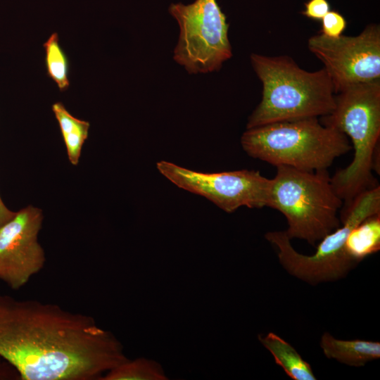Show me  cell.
<instances>
[{"label": "cell", "mask_w": 380, "mask_h": 380, "mask_svg": "<svg viewBox=\"0 0 380 380\" xmlns=\"http://www.w3.org/2000/svg\"><path fill=\"white\" fill-rule=\"evenodd\" d=\"M0 357L20 380H101L128 358L91 316L0 295Z\"/></svg>", "instance_id": "6da1fadb"}, {"label": "cell", "mask_w": 380, "mask_h": 380, "mask_svg": "<svg viewBox=\"0 0 380 380\" xmlns=\"http://www.w3.org/2000/svg\"><path fill=\"white\" fill-rule=\"evenodd\" d=\"M251 62L262 84V94L248 119L246 129L322 117L334 109V86L324 68L307 71L287 56L252 53Z\"/></svg>", "instance_id": "7a4b0ae2"}, {"label": "cell", "mask_w": 380, "mask_h": 380, "mask_svg": "<svg viewBox=\"0 0 380 380\" xmlns=\"http://www.w3.org/2000/svg\"><path fill=\"white\" fill-rule=\"evenodd\" d=\"M336 94L334 109L320 122L349 137L354 149L349 165L331 177L345 210L359 194L377 185L372 171L379 147L380 79L355 84Z\"/></svg>", "instance_id": "3957f363"}, {"label": "cell", "mask_w": 380, "mask_h": 380, "mask_svg": "<svg viewBox=\"0 0 380 380\" xmlns=\"http://www.w3.org/2000/svg\"><path fill=\"white\" fill-rule=\"evenodd\" d=\"M241 144L253 158L305 171L327 170L336 158L353 149L344 134L317 118L246 129Z\"/></svg>", "instance_id": "277c9868"}, {"label": "cell", "mask_w": 380, "mask_h": 380, "mask_svg": "<svg viewBox=\"0 0 380 380\" xmlns=\"http://www.w3.org/2000/svg\"><path fill=\"white\" fill-rule=\"evenodd\" d=\"M271 179L267 207L286 217L289 239L315 246L341 226L338 211L343 201L335 191L327 170L305 171L277 166Z\"/></svg>", "instance_id": "5b68a950"}, {"label": "cell", "mask_w": 380, "mask_h": 380, "mask_svg": "<svg viewBox=\"0 0 380 380\" xmlns=\"http://www.w3.org/2000/svg\"><path fill=\"white\" fill-rule=\"evenodd\" d=\"M380 213V186L359 194L341 213L342 226L319 241L314 254L298 253L284 231L268 232L265 238L277 248L282 267L291 275L312 285L345 277L358 263L346 253L345 243L350 231L363 220Z\"/></svg>", "instance_id": "8992f818"}, {"label": "cell", "mask_w": 380, "mask_h": 380, "mask_svg": "<svg viewBox=\"0 0 380 380\" xmlns=\"http://www.w3.org/2000/svg\"><path fill=\"white\" fill-rule=\"evenodd\" d=\"M179 33L173 59L190 74L217 71L232 56L229 24L216 0L171 4Z\"/></svg>", "instance_id": "52a82bcc"}, {"label": "cell", "mask_w": 380, "mask_h": 380, "mask_svg": "<svg viewBox=\"0 0 380 380\" xmlns=\"http://www.w3.org/2000/svg\"><path fill=\"white\" fill-rule=\"evenodd\" d=\"M156 167L175 186L207 198L226 213L243 206L267 207L271 179L258 171L202 172L165 160L158 162Z\"/></svg>", "instance_id": "ba28073f"}, {"label": "cell", "mask_w": 380, "mask_h": 380, "mask_svg": "<svg viewBox=\"0 0 380 380\" xmlns=\"http://www.w3.org/2000/svg\"><path fill=\"white\" fill-rule=\"evenodd\" d=\"M309 50L324 64L335 94L357 83L380 79V27L367 25L356 36L309 38Z\"/></svg>", "instance_id": "9c48e42d"}, {"label": "cell", "mask_w": 380, "mask_h": 380, "mask_svg": "<svg viewBox=\"0 0 380 380\" xmlns=\"http://www.w3.org/2000/svg\"><path fill=\"white\" fill-rule=\"evenodd\" d=\"M42 222V210L29 205L0 228V279L11 289L22 288L44 266L45 253L38 241Z\"/></svg>", "instance_id": "30bf717a"}, {"label": "cell", "mask_w": 380, "mask_h": 380, "mask_svg": "<svg viewBox=\"0 0 380 380\" xmlns=\"http://www.w3.org/2000/svg\"><path fill=\"white\" fill-rule=\"evenodd\" d=\"M320 347L329 359L350 367H363L380 357V343L362 339L341 340L329 332H324L320 339Z\"/></svg>", "instance_id": "8fae6325"}, {"label": "cell", "mask_w": 380, "mask_h": 380, "mask_svg": "<svg viewBox=\"0 0 380 380\" xmlns=\"http://www.w3.org/2000/svg\"><path fill=\"white\" fill-rule=\"evenodd\" d=\"M261 344L272 355L274 362L293 380H316L310 365L287 341L273 332L258 335Z\"/></svg>", "instance_id": "7c38bea8"}, {"label": "cell", "mask_w": 380, "mask_h": 380, "mask_svg": "<svg viewBox=\"0 0 380 380\" xmlns=\"http://www.w3.org/2000/svg\"><path fill=\"white\" fill-rule=\"evenodd\" d=\"M345 250L357 263L380 250V213L367 217L350 231Z\"/></svg>", "instance_id": "4fadbf2b"}, {"label": "cell", "mask_w": 380, "mask_h": 380, "mask_svg": "<svg viewBox=\"0 0 380 380\" xmlns=\"http://www.w3.org/2000/svg\"><path fill=\"white\" fill-rule=\"evenodd\" d=\"M52 110L58 122L71 164L77 165L82 146L88 137L90 124L72 116L61 102L52 105Z\"/></svg>", "instance_id": "5bb4252c"}, {"label": "cell", "mask_w": 380, "mask_h": 380, "mask_svg": "<svg viewBox=\"0 0 380 380\" xmlns=\"http://www.w3.org/2000/svg\"><path fill=\"white\" fill-rule=\"evenodd\" d=\"M162 365L145 357L128 359L106 373L101 380H166Z\"/></svg>", "instance_id": "9a60e30c"}, {"label": "cell", "mask_w": 380, "mask_h": 380, "mask_svg": "<svg viewBox=\"0 0 380 380\" xmlns=\"http://www.w3.org/2000/svg\"><path fill=\"white\" fill-rule=\"evenodd\" d=\"M43 47L45 51L44 62L48 77L56 82L61 91H66L70 86V63L59 43L57 32H53L50 35Z\"/></svg>", "instance_id": "2e32d148"}, {"label": "cell", "mask_w": 380, "mask_h": 380, "mask_svg": "<svg viewBox=\"0 0 380 380\" xmlns=\"http://www.w3.org/2000/svg\"><path fill=\"white\" fill-rule=\"evenodd\" d=\"M322 34L332 38L341 35L346 27V20L338 12L329 11L321 20Z\"/></svg>", "instance_id": "e0dca14e"}, {"label": "cell", "mask_w": 380, "mask_h": 380, "mask_svg": "<svg viewBox=\"0 0 380 380\" xmlns=\"http://www.w3.org/2000/svg\"><path fill=\"white\" fill-rule=\"evenodd\" d=\"M304 5L305 10L302 14L312 20H321L330 11L327 0H309Z\"/></svg>", "instance_id": "ac0fdd59"}, {"label": "cell", "mask_w": 380, "mask_h": 380, "mask_svg": "<svg viewBox=\"0 0 380 380\" xmlns=\"http://www.w3.org/2000/svg\"><path fill=\"white\" fill-rule=\"evenodd\" d=\"M20 376L16 369L0 357V380H17Z\"/></svg>", "instance_id": "d6986e66"}, {"label": "cell", "mask_w": 380, "mask_h": 380, "mask_svg": "<svg viewBox=\"0 0 380 380\" xmlns=\"http://www.w3.org/2000/svg\"><path fill=\"white\" fill-rule=\"evenodd\" d=\"M15 214V212L11 210L6 207L0 196V228L8 222Z\"/></svg>", "instance_id": "ffe728a7"}]
</instances>
